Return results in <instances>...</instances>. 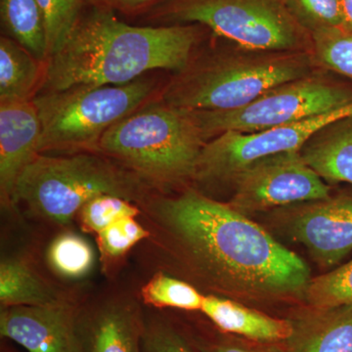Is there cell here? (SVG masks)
I'll list each match as a JSON object with an SVG mask.
<instances>
[{
  "instance_id": "7",
  "label": "cell",
  "mask_w": 352,
  "mask_h": 352,
  "mask_svg": "<svg viewBox=\"0 0 352 352\" xmlns=\"http://www.w3.org/2000/svg\"><path fill=\"white\" fill-rule=\"evenodd\" d=\"M146 25L198 24L242 50L312 52V34L288 0H166L138 18Z\"/></svg>"
},
{
  "instance_id": "10",
  "label": "cell",
  "mask_w": 352,
  "mask_h": 352,
  "mask_svg": "<svg viewBox=\"0 0 352 352\" xmlns=\"http://www.w3.org/2000/svg\"><path fill=\"white\" fill-rule=\"evenodd\" d=\"M232 180L235 192L229 205L242 214L331 197L328 185L308 166L300 151L264 157Z\"/></svg>"
},
{
  "instance_id": "29",
  "label": "cell",
  "mask_w": 352,
  "mask_h": 352,
  "mask_svg": "<svg viewBox=\"0 0 352 352\" xmlns=\"http://www.w3.org/2000/svg\"><path fill=\"white\" fill-rule=\"evenodd\" d=\"M141 349L142 352H193L179 333L164 324L144 328Z\"/></svg>"
},
{
  "instance_id": "6",
  "label": "cell",
  "mask_w": 352,
  "mask_h": 352,
  "mask_svg": "<svg viewBox=\"0 0 352 352\" xmlns=\"http://www.w3.org/2000/svg\"><path fill=\"white\" fill-rule=\"evenodd\" d=\"M159 87L144 76L120 85L78 87L32 99L41 132L39 154L99 153L102 138L120 120L156 101Z\"/></svg>"
},
{
  "instance_id": "4",
  "label": "cell",
  "mask_w": 352,
  "mask_h": 352,
  "mask_svg": "<svg viewBox=\"0 0 352 352\" xmlns=\"http://www.w3.org/2000/svg\"><path fill=\"white\" fill-rule=\"evenodd\" d=\"M212 53L192 58L160 92L159 100L190 111H232L282 83L314 74L312 52Z\"/></svg>"
},
{
  "instance_id": "27",
  "label": "cell",
  "mask_w": 352,
  "mask_h": 352,
  "mask_svg": "<svg viewBox=\"0 0 352 352\" xmlns=\"http://www.w3.org/2000/svg\"><path fill=\"white\" fill-rule=\"evenodd\" d=\"M288 4L298 22L311 34L319 30L342 29L340 0H288Z\"/></svg>"
},
{
  "instance_id": "24",
  "label": "cell",
  "mask_w": 352,
  "mask_h": 352,
  "mask_svg": "<svg viewBox=\"0 0 352 352\" xmlns=\"http://www.w3.org/2000/svg\"><path fill=\"white\" fill-rule=\"evenodd\" d=\"M311 34L315 62L352 80V32L333 28Z\"/></svg>"
},
{
  "instance_id": "31",
  "label": "cell",
  "mask_w": 352,
  "mask_h": 352,
  "mask_svg": "<svg viewBox=\"0 0 352 352\" xmlns=\"http://www.w3.org/2000/svg\"><path fill=\"white\" fill-rule=\"evenodd\" d=\"M201 352H282L275 347H266L265 344H250L238 340H221L201 349Z\"/></svg>"
},
{
  "instance_id": "23",
  "label": "cell",
  "mask_w": 352,
  "mask_h": 352,
  "mask_svg": "<svg viewBox=\"0 0 352 352\" xmlns=\"http://www.w3.org/2000/svg\"><path fill=\"white\" fill-rule=\"evenodd\" d=\"M143 300L157 307H171L195 311L201 310L204 298L192 285L159 273L141 291Z\"/></svg>"
},
{
  "instance_id": "22",
  "label": "cell",
  "mask_w": 352,
  "mask_h": 352,
  "mask_svg": "<svg viewBox=\"0 0 352 352\" xmlns=\"http://www.w3.org/2000/svg\"><path fill=\"white\" fill-rule=\"evenodd\" d=\"M303 296L310 307H352V261L310 279Z\"/></svg>"
},
{
  "instance_id": "12",
  "label": "cell",
  "mask_w": 352,
  "mask_h": 352,
  "mask_svg": "<svg viewBox=\"0 0 352 352\" xmlns=\"http://www.w3.org/2000/svg\"><path fill=\"white\" fill-rule=\"evenodd\" d=\"M0 333L29 352H85L76 328L75 308L63 300L4 307Z\"/></svg>"
},
{
  "instance_id": "13",
  "label": "cell",
  "mask_w": 352,
  "mask_h": 352,
  "mask_svg": "<svg viewBox=\"0 0 352 352\" xmlns=\"http://www.w3.org/2000/svg\"><path fill=\"white\" fill-rule=\"evenodd\" d=\"M41 132L34 101L0 102V190L6 206L12 205L16 183L39 155Z\"/></svg>"
},
{
  "instance_id": "25",
  "label": "cell",
  "mask_w": 352,
  "mask_h": 352,
  "mask_svg": "<svg viewBox=\"0 0 352 352\" xmlns=\"http://www.w3.org/2000/svg\"><path fill=\"white\" fill-rule=\"evenodd\" d=\"M53 270L65 277L78 278L87 274L94 264L89 244L76 234L65 233L53 241L48 251Z\"/></svg>"
},
{
  "instance_id": "21",
  "label": "cell",
  "mask_w": 352,
  "mask_h": 352,
  "mask_svg": "<svg viewBox=\"0 0 352 352\" xmlns=\"http://www.w3.org/2000/svg\"><path fill=\"white\" fill-rule=\"evenodd\" d=\"M38 2L43 16L47 60L63 46L89 9L107 4L104 0H38Z\"/></svg>"
},
{
  "instance_id": "18",
  "label": "cell",
  "mask_w": 352,
  "mask_h": 352,
  "mask_svg": "<svg viewBox=\"0 0 352 352\" xmlns=\"http://www.w3.org/2000/svg\"><path fill=\"white\" fill-rule=\"evenodd\" d=\"M143 331L135 308L110 305L92 322L88 352H142Z\"/></svg>"
},
{
  "instance_id": "19",
  "label": "cell",
  "mask_w": 352,
  "mask_h": 352,
  "mask_svg": "<svg viewBox=\"0 0 352 352\" xmlns=\"http://www.w3.org/2000/svg\"><path fill=\"white\" fill-rule=\"evenodd\" d=\"M61 300L57 294L44 283L20 259L7 258L0 264V302L2 307H32Z\"/></svg>"
},
{
  "instance_id": "17",
  "label": "cell",
  "mask_w": 352,
  "mask_h": 352,
  "mask_svg": "<svg viewBox=\"0 0 352 352\" xmlns=\"http://www.w3.org/2000/svg\"><path fill=\"white\" fill-rule=\"evenodd\" d=\"M46 62L7 36L0 38V102L31 101L41 91Z\"/></svg>"
},
{
  "instance_id": "8",
  "label": "cell",
  "mask_w": 352,
  "mask_h": 352,
  "mask_svg": "<svg viewBox=\"0 0 352 352\" xmlns=\"http://www.w3.org/2000/svg\"><path fill=\"white\" fill-rule=\"evenodd\" d=\"M352 102V91L317 74L282 83L252 103L232 111H195L208 139L226 131L254 133L337 110Z\"/></svg>"
},
{
  "instance_id": "26",
  "label": "cell",
  "mask_w": 352,
  "mask_h": 352,
  "mask_svg": "<svg viewBox=\"0 0 352 352\" xmlns=\"http://www.w3.org/2000/svg\"><path fill=\"white\" fill-rule=\"evenodd\" d=\"M139 212L138 208L131 201L105 194L85 204L78 215L83 230L99 234L120 219L138 217Z\"/></svg>"
},
{
  "instance_id": "5",
  "label": "cell",
  "mask_w": 352,
  "mask_h": 352,
  "mask_svg": "<svg viewBox=\"0 0 352 352\" xmlns=\"http://www.w3.org/2000/svg\"><path fill=\"white\" fill-rule=\"evenodd\" d=\"M148 188L138 176L100 153L39 154L20 175L12 203L66 224L96 197L111 194L143 203Z\"/></svg>"
},
{
  "instance_id": "9",
  "label": "cell",
  "mask_w": 352,
  "mask_h": 352,
  "mask_svg": "<svg viewBox=\"0 0 352 352\" xmlns=\"http://www.w3.org/2000/svg\"><path fill=\"white\" fill-rule=\"evenodd\" d=\"M352 118V102L344 107L267 131H226L208 141L199 157L195 179L232 180L259 159L278 153L300 151L315 134L333 122Z\"/></svg>"
},
{
  "instance_id": "32",
  "label": "cell",
  "mask_w": 352,
  "mask_h": 352,
  "mask_svg": "<svg viewBox=\"0 0 352 352\" xmlns=\"http://www.w3.org/2000/svg\"><path fill=\"white\" fill-rule=\"evenodd\" d=\"M342 1V29L352 32V0H340Z\"/></svg>"
},
{
  "instance_id": "3",
  "label": "cell",
  "mask_w": 352,
  "mask_h": 352,
  "mask_svg": "<svg viewBox=\"0 0 352 352\" xmlns=\"http://www.w3.org/2000/svg\"><path fill=\"white\" fill-rule=\"evenodd\" d=\"M208 141L195 111L157 98L111 127L99 143V153L149 188H171L195 179Z\"/></svg>"
},
{
  "instance_id": "1",
  "label": "cell",
  "mask_w": 352,
  "mask_h": 352,
  "mask_svg": "<svg viewBox=\"0 0 352 352\" xmlns=\"http://www.w3.org/2000/svg\"><path fill=\"white\" fill-rule=\"evenodd\" d=\"M143 203L210 284L254 298L305 294L311 279L307 264L230 205L192 189Z\"/></svg>"
},
{
  "instance_id": "28",
  "label": "cell",
  "mask_w": 352,
  "mask_h": 352,
  "mask_svg": "<svg viewBox=\"0 0 352 352\" xmlns=\"http://www.w3.org/2000/svg\"><path fill=\"white\" fill-rule=\"evenodd\" d=\"M97 236L104 256L118 258L126 254L140 241L149 237L150 232L136 221L135 217H127L115 222Z\"/></svg>"
},
{
  "instance_id": "11",
  "label": "cell",
  "mask_w": 352,
  "mask_h": 352,
  "mask_svg": "<svg viewBox=\"0 0 352 352\" xmlns=\"http://www.w3.org/2000/svg\"><path fill=\"white\" fill-rule=\"evenodd\" d=\"M289 230L322 267L337 265L352 252V196L307 201L292 217Z\"/></svg>"
},
{
  "instance_id": "20",
  "label": "cell",
  "mask_w": 352,
  "mask_h": 352,
  "mask_svg": "<svg viewBox=\"0 0 352 352\" xmlns=\"http://www.w3.org/2000/svg\"><path fill=\"white\" fill-rule=\"evenodd\" d=\"M0 17L7 36L41 61H47L45 29L38 0H0Z\"/></svg>"
},
{
  "instance_id": "14",
  "label": "cell",
  "mask_w": 352,
  "mask_h": 352,
  "mask_svg": "<svg viewBox=\"0 0 352 352\" xmlns=\"http://www.w3.org/2000/svg\"><path fill=\"white\" fill-rule=\"evenodd\" d=\"M289 321L285 352H352V307H310Z\"/></svg>"
},
{
  "instance_id": "16",
  "label": "cell",
  "mask_w": 352,
  "mask_h": 352,
  "mask_svg": "<svg viewBox=\"0 0 352 352\" xmlns=\"http://www.w3.org/2000/svg\"><path fill=\"white\" fill-rule=\"evenodd\" d=\"M300 154L322 179L352 184V118L315 134Z\"/></svg>"
},
{
  "instance_id": "30",
  "label": "cell",
  "mask_w": 352,
  "mask_h": 352,
  "mask_svg": "<svg viewBox=\"0 0 352 352\" xmlns=\"http://www.w3.org/2000/svg\"><path fill=\"white\" fill-rule=\"evenodd\" d=\"M116 12L138 19L166 0H104Z\"/></svg>"
},
{
  "instance_id": "2",
  "label": "cell",
  "mask_w": 352,
  "mask_h": 352,
  "mask_svg": "<svg viewBox=\"0 0 352 352\" xmlns=\"http://www.w3.org/2000/svg\"><path fill=\"white\" fill-rule=\"evenodd\" d=\"M206 30L198 24L129 25L107 4L92 7L48 58L39 94L126 85L156 69L178 73L191 61Z\"/></svg>"
},
{
  "instance_id": "15",
  "label": "cell",
  "mask_w": 352,
  "mask_h": 352,
  "mask_svg": "<svg viewBox=\"0 0 352 352\" xmlns=\"http://www.w3.org/2000/svg\"><path fill=\"white\" fill-rule=\"evenodd\" d=\"M201 311L223 332L259 344H284L292 333V323L274 318L234 300L205 296Z\"/></svg>"
}]
</instances>
